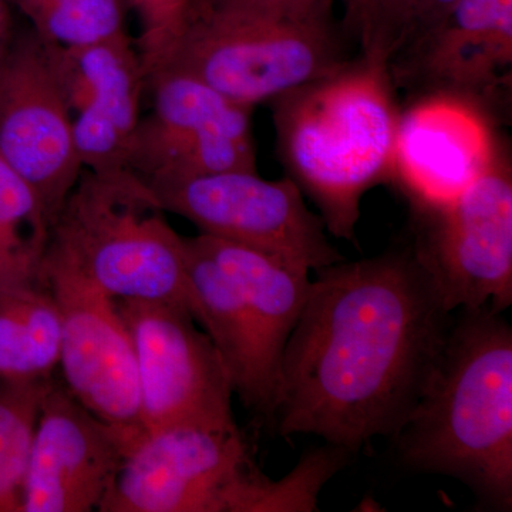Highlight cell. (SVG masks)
<instances>
[{
  "label": "cell",
  "instance_id": "23",
  "mask_svg": "<svg viewBox=\"0 0 512 512\" xmlns=\"http://www.w3.org/2000/svg\"><path fill=\"white\" fill-rule=\"evenodd\" d=\"M346 35L359 55L389 63L402 46L413 0H338Z\"/></svg>",
  "mask_w": 512,
  "mask_h": 512
},
{
  "label": "cell",
  "instance_id": "11",
  "mask_svg": "<svg viewBox=\"0 0 512 512\" xmlns=\"http://www.w3.org/2000/svg\"><path fill=\"white\" fill-rule=\"evenodd\" d=\"M153 111L143 117L128 168L148 185L258 171L254 109L222 96L190 74L165 70L147 82Z\"/></svg>",
  "mask_w": 512,
  "mask_h": 512
},
{
  "label": "cell",
  "instance_id": "16",
  "mask_svg": "<svg viewBox=\"0 0 512 512\" xmlns=\"http://www.w3.org/2000/svg\"><path fill=\"white\" fill-rule=\"evenodd\" d=\"M507 143L501 127L480 111L444 97L402 104L393 185L412 214L457 197Z\"/></svg>",
  "mask_w": 512,
  "mask_h": 512
},
{
  "label": "cell",
  "instance_id": "24",
  "mask_svg": "<svg viewBox=\"0 0 512 512\" xmlns=\"http://www.w3.org/2000/svg\"><path fill=\"white\" fill-rule=\"evenodd\" d=\"M205 0H130L140 22L137 50L146 82L165 59Z\"/></svg>",
  "mask_w": 512,
  "mask_h": 512
},
{
  "label": "cell",
  "instance_id": "18",
  "mask_svg": "<svg viewBox=\"0 0 512 512\" xmlns=\"http://www.w3.org/2000/svg\"><path fill=\"white\" fill-rule=\"evenodd\" d=\"M195 238L238 286L279 370L286 342L308 298L311 271L225 239L205 234Z\"/></svg>",
  "mask_w": 512,
  "mask_h": 512
},
{
  "label": "cell",
  "instance_id": "10",
  "mask_svg": "<svg viewBox=\"0 0 512 512\" xmlns=\"http://www.w3.org/2000/svg\"><path fill=\"white\" fill-rule=\"evenodd\" d=\"M39 279L52 292L62 316L59 366L64 387L133 446L146 431L136 352L116 299L47 249Z\"/></svg>",
  "mask_w": 512,
  "mask_h": 512
},
{
  "label": "cell",
  "instance_id": "13",
  "mask_svg": "<svg viewBox=\"0 0 512 512\" xmlns=\"http://www.w3.org/2000/svg\"><path fill=\"white\" fill-rule=\"evenodd\" d=\"M0 156L28 181L52 225L84 167L52 52L33 30L12 39L0 60Z\"/></svg>",
  "mask_w": 512,
  "mask_h": 512
},
{
  "label": "cell",
  "instance_id": "12",
  "mask_svg": "<svg viewBox=\"0 0 512 512\" xmlns=\"http://www.w3.org/2000/svg\"><path fill=\"white\" fill-rule=\"evenodd\" d=\"M407 100L461 101L507 126L512 99V0H458L446 18L390 60Z\"/></svg>",
  "mask_w": 512,
  "mask_h": 512
},
{
  "label": "cell",
  "instance_id": "15",
  "mask_svg": "<svg viewBox=\"0 0 512 512\" xmlns=\"http://www.w3.org/2000/svg\"><path fill=\"white\" fill-rule=\"evenodd\" d=\"M49 47L72 111L74 143L84 170H130L131 147L143 119L141 96L147 89L137 46L126 33L77 49Z\"/></svg>",
  "mask_w": 512,
  "mask_h": 512
},
{
  "label": "cell",
  "instance_id": "4",
  "mask_svg": "<svg viewBox=\"0 0 512 512\" xmlns=\"http://www.w3.org/2000/svg\"><path fill=\"white\" fill-rule=\"evenodd\" d=\"M349 451L315 448L282 477L255 463L237 423L150 431L126 453L100 512H312Z\"/></svg>",
  "mask_w": 512,
  "mask_h": 512
},
{
  "label": "cell",
  "instance_id": "7",
  "mask_svg": "<svg viewBox=\"0 0 512 512\" xmlns=\"http://www.w3.org/2000/svg\"><path fill=\"white\" fill-rule=\"evenodd\" d=\"M413 215L410 242L447 312L512 303V163L508 144L454 200Z\"/></svg>",
  "mask_w": 512,
  "mask_h": 512
},
{
  "label": "cell",
  "instance_id": "5",
  "mask_svg": "<svg viewBox=\"0 0 512 512\" xmlns=\"http://www.w3.org/2000/svg\"><path fill=\"white\" fill-rule=\"evenodd\" d=\"M46 249L111 298L177 303L201 323L184 238L131 170H83L50 225Z\"/></svg>",
  "mask_w": 512,
  "mask_h": 512
},
{
  "label": "cell",
  "instance_id": "17",
  "mask_svg": "<svg viewBox=\"0 0 512 512\" xmlns=\"http://www.w3.org/2000/svg\"><path fill=\"white\" fill-rule=\"evenodd\" d=\"M185 264L201 308L202 329L222 357L234 393L271 419L278 367L266 352L244 296L197 238H184Z\"/></svg>",
  "mask_w": 512,
  "mask_h": 512
},
{
  "label": "cell",
  "instance_id": "9",
  "mask_svg": "<svg viewBox=\"0 0 512 512\" xmlns=\"http://www.w3.org/2000/svg\"><path fill=\"white\" fill-rule=\"evenodd\" d=\"M136 352L144 431L184 423L234 424V387L194 315L164 301L116 299Z\"/></svg>",
  "mask_w": 512,
  "mask_h": 512
},
{
  "label": "cell",
  "instance_id": "8",
  "mask_svg": "<svg viewBox=\"0 0 512 512\" xmlns=\"http://www.w3.org/2000/svg\"><path fill=\"white\" fill-rule=\"evenodd\" d=\"M148 185V184H147ZM163 205L201 234L319 271L345 256L329 241L318 212L291 178L264 180L258 171H229L148 185Z\"/></svg>",
  "mask_w": 512,
  "mask_h": 512
},
{
  "label": "cell",
  "instance_id": "25",
  "mask_svg": "<svg viewBox=\"0 0 512 512\" xmlns=\"http://www.w3.org/2000/svg\"><path fill=\"white\" fill-rule=\"evenodd\" d=\"M458 0H413L412 16H410L409 28L400 50L406 49L424 35L436 28L437 25L446 18Z\"/></svg>",
  "mask_w": 512,
  "mask_h": 512
},
{
  "label": "cell",
  "instance_id": "21",
  "mask_svg": "<svg viewBox=\"0 0 512 512\" xmlns=\"http://www.w3.org/2000/svg\"><path fill=\"white\" fill-rule=\"evenodd\" d=\"M46 45L77 49L126 35L124 0H13Z\"/></svg>",
  "mask_w": 512,
  "mask_h": 512
},
{
  "label": "cell",
  "instance_id": "22",
  "mask_svg": "<svg viewBox=\"0 0 512 512\" xmlns=\"http://www.w3.org/2000/svg\"><path fill=\"white\" fill-rule=\"evenodd\" d=\"M50 382L0 380V512L22 511L30 448Z\"/></svg>",
  "mask_w": 512,
  "mask_h": 512
},
{
  "label": "cell",
  "instance_id": "14",
  "mask_svg": "<svg viewBox=\"0 0 512 512\" xmlns=\"http://www.w3.org/2000/svg\"><path fill=\"white\" fill-rule=\"evenodd\" d=\"M130 447L52 380L40 406L20 512L100 511Z\"/></svg>",
  "mask_w": 512,
  "mask_h": 512
},
{
  "label": "cell",
  "instance_id": "19",
  "mask_svg": "<svg viewBox=\"0 0 512 512\" xmlns=\"http://www.w3.org/2000/svg\"><path fill=\"white\" fill-rule=\"evenodd\" d=\"M60 346L62 316L39 275L0 288V380L52 379Z\"/></svg>",
  "mask_w": 512,
  "mask_h": 512
},
{
  "label": "cell",
  "instance_id": "26",
  "mask_svg": "<svg viewBox=\"0 0 512 512\" xmlns=\"http://www.w3.org/2000/svg\"><path fill=\"white\" fill-rule=\"evenodd\" d=\"M275 0H205V3H214V5L232 6V8H241L256 10V12H269Z\"/></svg>",
  "mask_w": 512,
  "mask_h": 512
},
{
  "label": "cell",
  "instance_id": "20",
  "mask_svg": "<svg viewBox=\"0 0 512 512\" xmlns=\"http://www.w3.org/2000/svg\"><path fill=\"white\" fill-rule=\"evenodd\" d=\"M49 232L36 192L0 156V288L37 278Z\"/></svg>",
  "mask_w": 512,
  "mask_h": 512
},
{
  "label": "cell",
  "instance_id": "3",
  "mask_svg": "<svg viewBox=\"0 0 512 512\" xmlns=\"http://www.w3.org/2000/svg\"><path fill=\"white\" fill-rule=\"evenodd\" d=\"M269 104L286 177L330 235L355 241L363 198L393 184L402 103L389 63L357 53Z\"/></svg>",
  "mask_w": 512,
  "mask_h": 512
},
{
  "label": "cell",
  "instance_id": "27",
  "mask_svg": "<svg viewBox=\"0 0 512 512\" xmlns=\"http://www.w3.org/2000/svg\"><path fill=\"white\" fill-rule=\"evenodd\" d=\"M12 40V18L6 0H0V42L9 43Z\"/></svg>",
  "mask_w": 512,
  "mask_h": 512
},
{
  "label": "cell",
  "instance_id": "1",
  "mask_svg": "<svg viewBox=\"0 0 512 512\" xmlns=\"http://www.w3.org/2000/svg\"><path fill=\"white\" fill-rule=\"evenodd\" d=\"M451 320L410 244L319 269L279 363L278 433L313 434L352 454L393 439Z\"/></svg>",
  "mask_w": 512,
  "mask_h": 512
},
{
  "label": "cell",
  "instance_id": "2",
  "mask_svg": "<svg viewBox=\"0 0 512 512\" xmlns=\"http://www.w3.org/2000/svg\"><path fill=\"white\" fill-rule=\"evenodd\" d=\"M400 461L512 507V329L491 306L461 309L416 407L393 437Z\"/></svg>",
  "mask_w": 512,
  "mask_h": 512
},
{
  "label": "cell",
  "instance_id": "6",
  "mask_svg": "<svg viewBox=\"0 0 512 512\" xmlns=\"http://www.w3.org/2000/svg\"><path fill=\"white\" fill-rule=\"evenodd\" d=\"M335 5L284 16L204 3L157 73L190 74L249 109L272 103L357 55Z\"/></svg>",
  "mask_w": 512,
  "mask_h": 512
}]
</instances>
